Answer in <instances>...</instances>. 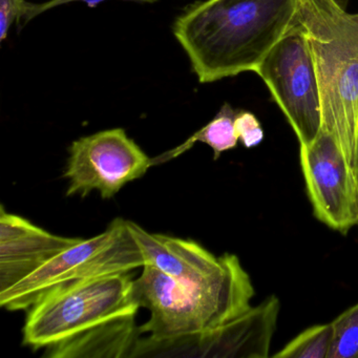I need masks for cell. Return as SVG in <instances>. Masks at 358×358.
I'll return each mask as SVG.
<instances>
[{
  "label": "cell",
  "mask_w": 358,
  "mask_h": 358,
  "mask_svg": "<svg viewBox=\"0 0 358 358\" xmlns=\"http://www.w3.org/2000/svg\"><path fill=\"white\" fill-rule=\"evenodd\" d=\"M145 259L127 220H113L94 238H81L11 288L0 292V306L9 311L28 310L58 285L143 268Z\"/></svg>",
  "instance_id": "obj_5"
},
{
  "label": "cell",
  "mask_w": 358,
  "mask_h": 358,
  "mask_svg": "<svg viewBox=\"0 0 358 358\" xmlns=\"http://www.w3.org/2000/svg\"><path fill=\"white\" fill-rule=\"evenodd\" d=\"M299 161L314 217L343 234L358 226L355 169L334 138L320 131L311 144L299 145Z\"/></svg>",
  "instance_id": "obj_8"
},
{
  "label": "cell",
  "mask_w": 358,
  "mask_h": 358,
  "mask_svg": "<svg viewBox=\"0 0 358 358\" xmlns=\"http://www.w3.org/2000/svg\"><path fill=\"white\" fill-rule=\"evenodd\" d=\"M329 358H358V303L339 314Z\"/></svg>",
  "instance_id": "obj_14"
},
{
  "label": "cell",
  "mask_w": 358,
  "mask_h": 358,
  "mask_svg": "<svg viewBox=\"0 0 358 358\" xmlns=\"http://www.w3.org/2000/svg\"><path fill=\"white\" fill-rule=\"evenodd\" d=\"M106 0H48L43 3H33L31 7L30 12H29L27 17L24 18V22H29L30 20H34L37 16L49 10L54 9V8L60 7V6L68 5L72 3H83L89 6L90 8L97 7L100 3H104ZM125 1H133V3H155L157 0H125Z\"/></svg>",
  "instance_id": "obj_17"
},
{
  "label": "cell",
  "mask_w": 358,
  "mask_h": 358,
  "mask_svg": "<svg viewBox=\"0 0 358 358\" xmlns=\"http://www.w3.org/2000/svg\"><path fill=\"white\" fill-rule=\"evenodd\" d=\"M280 301L275 295L257 307H250L230 322L196 336L186 337L146 348L145 356H194V357H269L278 326Z\"/></svg>",
  "instance_id": "obj_9"
},
{
  "label": "cell",
  "mask_w": 358,
  "mask_h": 358,
  "mask_svg": "<svg viewBox=\"0 0 358 358\" xmlns=\"http://www.w3.org/2000/svg\"><path fill=\"white\" fill-rule=\"evenodd\" d=\"M234 127L241 143L246 148L259 146L264 140V129L255 114L238 110L234 119Z\"/></svg>",
  "instance_id": "obj_15"
},
{
  "label": "cell",
  "mask_w": 358,
  "mask_h": 358,
  "mask_svg": "<svg viewBox=\"0 0 358 358\" xmlns=\"http://www.w3.org/2000/svg\"><path fill=\"white\" fill-rule=\"evenodd\" d=\"M140 308L131 272L58 285L29 308L22 341L45 357H131Z\"/></svg>",
  "instance_id": "obj_1"
},
{
  "label": "cell",
  "mask_w": 358,
  "mask_h": 358,
  "mask_svg": "<svg viewBox=\"0 0 358 358\" xmlns=\"http://www.w3.org/2000/svg\"><path fill=\"white\" fill-rule=\"evenodd\" d=\"M81 238L56 236L0 208V292L11 288Z\"/></svg>",
  "instance_id": "obj_11"
},
{
  "label": "cell",
  "mask_w": 358,
  "mask_h": 358,
  "mask_svg": "<svg viewBox=\"0 0 358 358\" xmlns=\"http://www.w3.org/2000/svg\"><path fill=\"white\" fill-rule=\"evenodd\" d=\"M145 264L155 266L185 288L211 289L251 280L236 255L215 257L194 241L150 234L127 221Z\"/></svg>",
  "instance_id": "obj_10"
},
{
  "label": "cell",
  "mask_w": 358,
  "mask_h": 358,
  "mask_svg": "<svg viewBox=\"0 0 358 358\" xmlns=\"http://www.w3.org/2000/svg\"><path fill=\"white\" fill-rule=\"evenodd\" d=\"M297 0H198L173 24V34L200 83L253 72L299 24Z\"/></svg>",
  "instance_id": "obj_2"
},
{
  "label": "cell",
  "mask_w": 358,
  "mask_h": 358,
  "mask_svg": "<svg viewBox=\"0 0 358 358\" xmlns=\"http://www.w3.org/2000/svg\"><path fill=\"white\" fill-rule=\"evenodd\" d=\"M236 115V110L228 102H225L215 118L188 138L184 143L160 156L155 157L154 165L163 164L177 158L189 150L196 142L210 146L213 150V159L217 160L223 152L236 148L240 141L234 127Z\"/></svg>",
  "instance_id": "obj_12"
},
{
  "label": "cell",
  "mask_w": 358,
  "mask_h": 358,
  "mask_svg": "<svg viewBox=\"0 0 358 358\" xmlns=\"http://www.w3.org/2000/svg\"><path fill=\"white\" fill-rule=\"evenodd\" d=\"M299 24L313 58L322 101V131L355 167L358 141V13L348 0H297Z\"/></svg>",
  "instance_id": "obj_3"
},
{
  "label": "cell",
  "mask_w": 358,
  "mask_h": 358,
  "mask_svg": "<svg viewBox=\"0 0 358 358\" xmlns=\"http://www.w3.org/2000/svg\"><path fill=\"white\" fill-rule=\"evenodd\" d=\"M333 336L332 322L315 324L299 333L273 356L278 358H329Z\"/></svg>",
  "instance_id": "obj_13"
},
{
  "label": "cell",
  "mask_w": 358,
  "mask_h": 358,
  "mask_svg": "<svg viewBox=\"0 0 358 358\" xmlns=\"http://www.w3.org/2000/svg\"><path fill=\"white\" fill-rule=\"evenodd\" d=\"M355 173H356V179H357L358 184V141H357V150H356V160H355Z\"/></svg>",
  "instance_id": "obj_18"
},
{
  "label": "cell",
  "mask_w": 358,
  "mask_h": 358,
  "mask_svg": "<svg viewBox=\"0 0 358 358\" xmlns=\"http://www.w3.org/2000/svg\"><path fill=\"white\" fill-rule=\"evenodd\" d=\"M69 154L64 175L69 180V196H87L98 192L102 199H112L154 166V159L123 129H106L80 138L71 144Z\"/></svg>",
  "instance_id": "obj_7"
},
{
  "label": "cell",
  "mask_w": 358,
  "mask_h": 358,
  "mask_svg": "<svg viewBox=\"0 0 358 358\" xmlns=\"http://www.w3.org/2000/svg\"><path fill=\"white\" fill-rule=\"evenodd\" d=\"M32 5L27 0H0V41L9 37L12 26L27 17Z\"/></svg>",
  "instance_id": "obj_16"
},
{
  "label": "cell",
  "mask_w": 358,
  "mask_h": 358,
  "mask_svg": "<svg viewBox=\"0 0 358 358\" xmlns=\"http://www.w3.org/2000/svg\"><path fill=\"white\" fill-rule=\"evenodd\" d=\"M136 278L141 308L150 317L139 326L133 357L146 348L213 330L251 307L255 291L251 280L211 289L185 288L169 274L145 264Z\"/></svg>",
  "instance_id": "obj_4"
},
{
  "label": "cell",
  "mask_w": 358,
  "mask_h": 358,
  "mask_svg": "<svg viewBox=\"0 0 358 358\" xmlns=\"http://www.w3.org/2000/svg\"><path fill=\"white\" fill-rule=\"evenodd\" d=\"M294 131L309 145L322 131L320 87L307 37L297 24L255 71Z\"/></svg>",
  "instance_id": "obj_6"
}]
</instances>
